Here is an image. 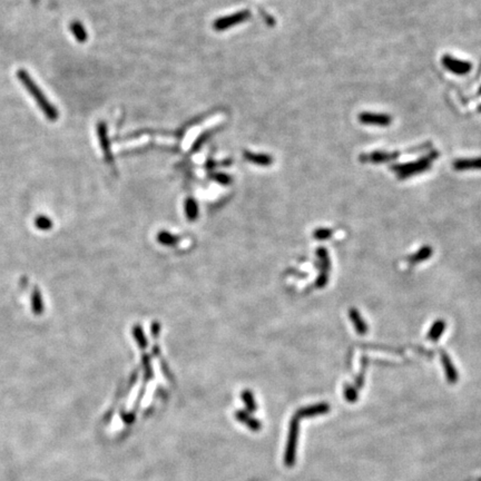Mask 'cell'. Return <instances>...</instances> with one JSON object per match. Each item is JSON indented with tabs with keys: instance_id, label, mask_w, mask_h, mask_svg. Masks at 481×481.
I'll return each instance as SVG.
<instances>
[{
	"instance_id": "cell-16",
	"label": "cell",
	"mask_w": 481,
	"mask_h": 481,
	"mask_svg": "<svg viewBox=\"0 0 481 481\" xmlns=\"http://www.w3.org/2000/svg\"><path fill=\"white\" fill-rule=\"evenodd\" d=\"M236 418H238V420H240V422L245 424L252 431H259L261 429V422L251 417H248L245 412H242V411L238 412L236 413Z\"/></svg>"
},
{
	"instance_id": "cell-3",
	"label": "cell",
	"mask_w": 481,
	"mask_h": 481,
	"mask_svg": "<svg viewBox=\"0 0 481 481\" xmlns=\"http://www.w3.org/2000/svg\"><path fill=\"white\" fill-rule=\"evenodd\" d=\"M298 441V419L293 417L290 422L289 437L287 441V448L284 454V464L288 468H292L295 464L296 460V449Z\"/></svg>"
},
{
	"instance_id": "cell-21",
	"label": "cell",
	"mask_w": 481,
	"mask_h": 481,
	"mask_svg": "<svg viewBox=\"0 0 481 481\" xmlns=\"http://www.w3.org/2000/svg\"><path fill=\"white\" fill-rule=\"evenodd\" d=\"M35 225H36L37 227H38L39 230H43V231H45V230L51 229L53 224H52V221H51V219H49L48 217H46V216H43V215H41V216H38V217L36 218V221H35Z\"/></svg>"
},
{
	"instance_id": "cell-17",
	"label": "cell",
	"mask_w": 481,
	"mask_h": 481,
	"mask_svg": "<svg viewBox=\"0 0 481 481\" xmlns=\"http://www.w3.org/2000/svg\"><path fill=\"white\" fill-rule=\"evenodd\" d=\"M31 308H32V311H34V313L37 315H40L41 313L44 312L43 298H41V294H40L38 289H35L34 292H32Z\"/></svg>"
},
{
	"instance_id": "cell-9",
	"label": "cell",
	"mask_w": 481,
	"mask_h": 481,
	"mask_svg": "<svg viewBox=\"0 0 481 481\" xmlns=\"http://www.w3.org/2000/svg\"><path fill=\"white\" fill-rule=\"evenodd\" d=\"M455 171H471V169H481V157L476 159H460L454 161Z\"/></svg>"
},
{
	"instance_id": "cell-18",
	"label": "cell",
	"mask_w": 481,
	"mask_h": 481,
	"mask_svg": "<svg viewBox=\"0 0 481 481\" xmlns=\"http://www.w3.org/2000/svg\"><path fill=\"white\" fill-rule=\"evenodd\" d=\"M318 255H319V258H320L321 267L323 269L322 275H327V271H329L331 263H330L329 255H327V252L325 251V248L324 247H320V248H319V250H318Z\"/></svg>"
},
{
	"instance_id": "cell-2",
	"label": "cell",
	"mask_w": 481,
	"mask_h": 481,
	"mask_svg": "<svg viewBox=\"0 0 481 481\" xmlns=\"http://www.w3.org/2000/svg\"><path fill=\"white\" fill-rule=\"evenodd\" d=\"M439 156L438 152H430L429 155L424 156L422 159L418 160L412 163L405 164H397L391 167V171L397 174L399 180H405V178L411 177L417 174H421L431 167L432 161Z\"/></svg>"
},
{
	"instance_id": "cell-14",
	"label": "cell",
	"mask_w": 481,
	"mask_h": 481,
	"mask_svg": "<svg viewBox=\"0 0 481 481\" xmlns=\"http://www.w3.org/2000/svg\"><path fill=\"white\" fill-rule=\"evenodd\" d=\"M97 131H98V136H99V139H101V143H102V148H103V151L104 153H105L106 156H107V159H108L109 160H111V156H110V148H109V143H108V137H107V134H106V126H105V124L104 123H101L99 124V126L97 128Z\"/></svg>"
},
{
	"instance_id": "cell-12",
	"label": "cell",
	"mask_w": 481,
	"mask_h": 481,
	"mask_svg": "<svg viewBox=\"0 0 481 481\" xmlns=\"http://www.w3.org/2000/svg\"><path fill=\"white\" fill-rule=\"evenodd\" d=\"M446 322L443 321V320H438V321H435L432 326H431V329L429 331V333H428V339L430 340V341H432V342H437L439 339H440V337L442 335V333L445 332V329H446Z\"/></svg>"
},
{
	"instance_id": "cell-24",
	"label": "cell",
	"mask_w": 481,
	"mask_h": 481,
	"mask_svg": "<svg viewBox=\"0 0 481 481\" xmlns=\"http://www.w3.org/2000/svg\"><path fill=\"white\" fill-rule=\"evenodd\" d=\"M367 366H364V359H363V367H362V371H361L360 373V375L356 378L355 380V388L356 389H361L363 387V383H364V369H366Z\"/></svg>"
},
{
	"instance_id": "cell-11",
	"label": "cell",
	"mask_w": 481,
	"mask_h": 481,
	"mask_svg": "<svg viewBox=\"0 0 481 481\" xmlns=\"http://www.w3.org/2000/svg\"><path fill=\"white\" fill-rule=\"evenodd\" d=\"M350 318L352 320V323H353V325L355 327V331L360 335H363L368 332L367 323L363 321L362 318H361V315H360L358 310L351 309L350 310Z\"/></svg>"
},
{
	"instance_id": "cell-13",
	"label": "cell",
	"mask_w": 481,
	"mask_h": 481,
	"mask_svg": "<svg viewBox=\"0 0 481 481\" xmlns=\"http://www.w3.org/2000/svg\"><path fill=\"white\" fill-rule=\"evenodd\" d=\"M431 255H432V247L424 246V247H421L417 253H414L412 256H410L409 262L412 263V264L424 262V261L428 260Z\"/></svg>"
},
{
	"instance_id": "cell-15",
	"label": "cell",
	"mask_w": 481,
	"mask_h": 481,
	"mask_svg": "<svg viewBox=\"0 0 481 481\" xmlns=\"http://www.w3.org/2000/svg\"><path fill=\"white\" fill-rule=\"evenodd\" d=\"M69 28H70V31L73 32V35H74L75 38H76L77 41H80V43H85V41L87 40V32H86L85 28H84V26H82L81 23L77 22V20H75V22L70 24Z\"/></svg>"
},
{
	"instance_id": "cell-20",
	"label": "cell",
	"mask_w": 481,
	"mask_h": 481,
	"mask_svg": "<svg viewBox=\"0 0 481 481\" xmlns=\"http://www.w3.org/2000/svg\"><path fill=\"white\" fill-rule=\"evenodd\" d=\"M245 157L251 161H254V163L260 165H269L272 163V157H269L268 155H255L251 154V153H245Z\"/></svg>"
},
{
	"instance_id": "cell-25",
	"label": "cell",
	"mask_w": 481,
	"mask_h": 481,
	"mask_svg": "<svg viewBox=\"0 0 481 481\" xmlns=\"http://www.w3.org/2000/svg\"><path fill=\"white\" fill-rule=\"evenodd\" d=\"M478 481H481V479H479V480H478Z\"/></svg>"
},
{
	"instance_id": "cell-6",
	"label": "cell",
	"mask_w": 481,
	"mask_h": 481,
	"mask_svg": "<svg viewBox=\"0 0 481 481\" xmlns=\"http://www.w3.org/2000/svg\"><path fill=\"white\" fill-rule=\"evenodd\" d=\"M400 153L398 152H373L370 154H363L360 156V160L362 163H373V164H381L387 163V161L393 160L399 157Z\"/></svg>"
},
{
	"instance_id": "cell-22",
	"label": "cell",
	"mask_w": 481,
	"mask_h": 481,
	"mask_svg": "<svg viewBox=\"0 0 481 481\" xmlns=\"http://www.w3.org/2000/svg\"><path fill=\"white\" fill-rule=\"evenodd\" d=\"M331 236H332V230L329 229H319L314 233V238L318 240H325L331 238Z\"/></svg>"
},
{
	"instance_id": "cell-26",
	"label": "cell",
	"mask_w": 481,
	"mask_h": 481,
	"mask_svg": "<svg viewBox=\"0 0 481 481\" xmlns=\"http://www.w3.org/2000/svg\"><path fill=\"white\" fill-rule=\"evenodd\" d=\"M480 110H481V108H480Z\"/></svg>"
},
{
	"instance_id": "cell-4",
	"label": "cell",
	"mask_w": 481,
	"mask_h": 481,
	"mask_svg": "<svg viewBox=\"0 0 481 481\" xmlns=\"http://www.w3.org/2000/svg\"><path fill=\"white\" fill-rule=\"evenodd\" d=\"M441 61L443 67L449 70L450 73L455 75H467L472 69V65L470 61L458 59V58H454L450 55L443 56Z\"/></svg>"
},
{
	"instance_id": "cell-10",
	"label": "cell",
	"mask_w": 481,
	"mask_h": 481,
	"mask_svg": "<svg viewBox=\"0 0 481 481\" xmlns=\"http://www.w3.org/2000/svg\"><path fill=\"white\" fill-rule=\"evenodd\" d=\"M441 361H442L443 369H445V371H446V376H447L448 382L451 383V384H454L458 381L459 376H458L457 370H455L454 366L453 364V362H451L449 355L445 353V352H442Z\"/></svg>"
},
{
	"instance_id": "cell-23",
	"label": "cell",
	"mask_w": 481,
	"mask_h": 481,
	"mask_svg": "<svg viewBox=\"0 0 481 481\" xmlns=\"http://www.w3.org/2000/svg\"><path fill=\"white\" fill-rule=\"evenodd\" d=\"M243 399L245 400V403L247 405L248 410H250V411H254V410H255V404H254V400H253L251 393H248V392L244 393V395H243Z\"/></svg>"
},
{
	"instance_id": "cell-8",
	"label": "cell",
	"mask_w": 481,
	"mask_h": 481,
	"mask_svg": "<svg viewBox=\"0 0 481 481\" xmlns=\"http://www.w3.org/2000/svg\"><path fill=\"white\" fill-rule=\"evenodd\" d=\"M329 411H330V405L325 403V402H321V403H317L313 405H309V407L298 409L295 413V418L300 420L302 418L321 416V414H325Z\"/></svg>"
},
{
	"instance_id": "cell-7",
	"label": "cell",
	"mask_w": 481,
	"mask_h": 481,
	"mask_svg": "<svg viewBox=\"0 0 481 481\" xmlns=\"http://www.w3.org/2000/svg\"><path fill=\"white\" fill-rule=\"evenodd\" d=\"M248 16H251V14L248 11H240V12H236L234 15L227 16V17L219 18L214 23V28L216 29V30H225V29L234 26V25H238L240 23L244 22V20H246L248 18Z\"/></svg>"
},
{
	"instance_id": "cell-1",
	"label": "cell",
	"mask_w": 481,
	"mask_h": 481,
	"mask_svg": "<svg viewBox=\"0 0 481 481\" xmlns=\"http://www.w3.org/2000/svg\"><path fill=\"white\" fill-rule=\"evenodd\" d=\"M16 76H17L20 84L25 87V89L34 98V101L37 103L40 110L43 111L45 117L48 120H51V122H56L58 117H59V113H58L57 108L55 105H53L48 101L46 95L44 94L40 87L36 84V81L32 80V77L29 75L27 70L24 68L18 69L17 73H16Z\"/></svg>"
},
{
	"instance_id": "cell-5",
	"label": "cell",
	"mask_w": 481,
	"mask_h": 481,
	"mask_svg": "<svg viewBox=\"0 0 481 481\" xmlns=\"http://www.w3.org/2000/svg\"><path fill=\"white\" fill-rule=\"evenodd\" d=\"M392 117L389 114L371 113V111H363L359 115V122L364 125L387 127L392 123Z\"/></svg>"
},
{
	"instance_id": "cell-19",
	"label": "cell",
	"mask_w": 481,
	"mask_h": 481,
	"mask_svg": "<svg viewBox=\"0 0 481 481\" xmlns=\"http://www.w3.org/2000/svg\"><path fill=\"white\" fill-rule=\"evenodd\" d=\"M343 396L344 398H346V400L347 402H350V403H354V402L358 400V389H356L355 387H353V385H350V384H346L344 385V390H343Z\"/></svg>"
}]
</instances>
